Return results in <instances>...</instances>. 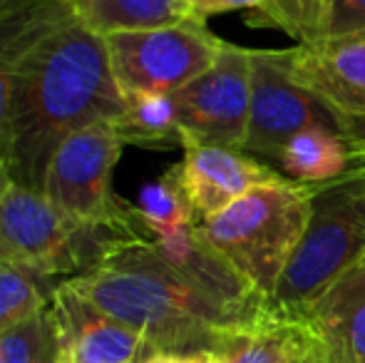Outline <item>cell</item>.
I'll list each match as a JSON object with an SVG mask.
<instances>
[{
	"instance_id": "1",
	"label": "cell",
	"mask_w": 365,
	"mask_h": 363,
	"mask_svg": "<svg viewBox=\"0 0 365 363\" xmlns=\"http://www.w3.org/2000/svg\"><path fill=\"white\" fill-rule=\"evenodd\" d=\"M127 97L112 73L107 38L65 13L25 50L10 112V180L43 192L50 157L65 137L117 122Z\"/></svg>"
},
{
	"instance_id": "2",
	"label": "cell",
	"mask_w": 365,
	"mask_h": 363,
	"mask_svg": "<svg viewBox=\"0 0 365 363\" xmlns=\"http://www.w3.org/2000/svg\"><path fill=\"white\" fill-rule=\"evenodd\" d=\"M68 284L145 336L154 354L219 356L269 311L219 299L169 264L152 239L117 244Z\"/></svg>"
},
{
	"instance_id": "3",
	"label": "cell",
	"mask_w": 365,
	"mask_h": 363,
	"mask_svg": "<svg viewBox=\"0 0 365 363\" xmlns=\"http://www.w3.org/2000/svg\"><path fill=\"white\" fill-rule=\"evenodd\" d=\"M365 259V160L338 180L311 187V217L269 309L298 321L338 279Z\"/></svg>"
},
{
	"instance_id": "4",
	"label": "cell",
	"mask_w": 365,
	"mask_h": 363,
	"mask_svg": "<svg viewBox=\"0 0 365 363\" xmlns=\"http://www.w3.org/2000/svg\"><path fill=\"white\" fill-rule=\"evenodd\" d=\"M308 217L311 187L284 177L254 187L217 217L197 222V229L241 279L269 301L301 242Z\"/></svg>"
},
{
	"instance_id": "5",
	"label": "cell",
	"mask_w": 365,
	"mask_h": 363,
	"mask_svg": "<svg viewBox=\"0 0 365 363\" xmlns=\"http://www.w3.org/2000/svg\"><path fill=\"white\" fill-rule=\"evenodd\" d=\"M125 140L115 122L82 127L60 142L45 170L43 194L80 224L105 229L122 239H149L145 224L112 192V172L122 155Z\"/></svg>"
},
{
	"instance_id": "6",
	"label": "cell",
	"mask_w": 365,
	"mask_h": 363,
	"mask_svg": "<svg viewBox=\"0 0 365 363\" xmlns=\"http://www.w3.org/2000/svg\"><path fill=\"white\" fill-rule=\"evenodd\" d=\"M122 239L65 217L43 192L10 182L0 202V262L58 281L92 269Z\"/></svg>"
},
{
	"instance_id": "7",
	"label": "cell",
	"mask_w": 365,
	"mask_h": 363,
	"mask_svg": "<svg viewBox=\"0 0 365 363\" xmlns=\"http://www.w3.org/2000/svg\"><path fill=\"white\" fill-rule=\"evenodd\" d=\"M224 45L207 28V20L199 18L169 28L107 35L112 73L125 95H174L207 73Z\"/></svg>"
},
{
	"instance_id": "8",
	"label": "cell",
	"mask_w": 365,
	"mask_h": 363,
	"mask_svg": "<svg viewBox=\"0 0 365 363\" xmlns=\"http://www.w3.org/2000/svg\"><path fill=\"white\" fill-rule=\"evenodd\" d=\"M311 127H328L356 137L353 125L333 115L291 78L276 50H251V112L244 152L276 162L281 147Z\"/></svg>"
},
{
	"instance_id": "9",
	"label": "cell",
	"mask_w": 365,
	"mask_h": 363,
	"mask_svg": "<svg viewBox=\"0 0 365 363\" xmlns=\"http://www.w3.org/2000/svg\"><path fill=\"white\" fill-rule=\"evenodd\" d=\"M172 97L182 140L244 150L251 112V50L226 43L217 63Z\"/></svg>"
},
{
	"instance_id": "10",
	"label": "cell",
	"mask_w": 365,
	"mask_h": 363,
	"mask_svg": "<svg viewBox=\"0 0 365 363\" xmlns=\"http://www.w3.org/2000/svg\"><path fill=\"white\" fill-rule=\"evenodd\" d=\"M301 88L343 122L365 120V33L276 50Z\"/></svg>"
},
{
	"instance_id": "11",
	"label": "cell",
	"mask_w": 365,
	"mask_h": 363,
	"mask_svg": "<svg viewBox=\"0 0 365 363\" xmlns=\"http://www.w3.org/2000/svg\"><path fill=\"white\" fill-rule=\"evenodd\" d=\"M60 341V359L68 363H142L154 356L145 336L117 321L68 281L55 289L50 301Z\"/></svg>"
},
{
	"instance_id": "12",
	"label": "cell",
	"mask_w": 365,
	"mask_h": 363,
	"mask_svg": "<svg viewBox=\"0 0 365 363\" xmlns=\"http://www.w3.org/2000/svg\"><path fill=\"white\" fill-rule=\"evenodd\" d=\"M182 150L184 160L174 170L197 214V222L217 217L254 187L284 180L279 172L244 150L189 140V137L182 140Z\"/></svg>"
},
{
	"instance_id": "13",
	"label": "cell",
	"mask_w": 365,
	"mask_h": 363,
	"mask_svg": "<svg viewBox=\"0 0 365 363\" xmlns=\"http://www.w3.org/2000/svg\"><path fill=\"white\" fill-rule=\"evenodd\" d=\"M311 363H365V259L298 319Z\"/></svg>"
},
{
	"instance_id": "14",
	"label": "cell",
	"mask_w": 365,
	"mask_h": 363,
	"mask_svg": "<svg viewBox=\"0 0 365 363\" xmlns=\"http://www.w3.org/2000/svg\"><path fill=\"white\" fill-rule=\"evenodd\" d=\"M251 25L284 30L296 43L365 33V0H269L251 10Z\"/></svg>"
},
{
	"instance_id": "15",
	"label": "cell",
	"mask_w": 365,
	"mask_h": 363,
	"mask_svg": "<svg viewBox=\"0 0 365 363\" xmlns=\"http://www.w3.org/2000/svg\"><path fill=\"white\" fill-rule=\"evenodd\" d=\"M361 137L343 135L328 127H311L293 135L281 147L276 162L291 177V182L318 187L343 177L358 160Z\"/></svg>"
},
{
	"instance_id": "16",
	"label": "cell",
	"mask_w": 365,
	"mask_h": 363,
	"mask_svg": "<svg viewBox=\"0 0 365 363\" xmlns=\"http://www.w3.org/2000/svg\"><path fill=\"white\" fill-rule=\"evenodd\" d=\"M68 0H50L25 13L0 18V162L8 167L10 155V112H13L15 75L25 50L60 18Z\"/></svg>"
},
{
	"instance_id": "17",
	"label": "cell",
	"mask_w": 365,
	"mask_h": 363,
	"mask_svg": "<svg viewBox=\"0 0 365 363\" xmlns=\"http://www.w3.org/2000/svg\"><path fill=\"white\" fill-rule=\"evenodd\" d=\"M82 25L100 35L140 33L192 18L189 0H68Z\"/></svg>"
},
{
	"instance_id": "18",
	"label": "cell",
	"mask_w": 365,
	"mask_h": 363,
	"mask_svg": "<svg viewBox=\"0 0 365 363\" xmlns=\"http://www.w3.org/2000/svg\"><path fill=\"white\" fill-rule=\"evenodd\" d=\"M308 351V336L301 321L266 311L249 331L236 336L217 356L219 363H296Z\"/></svg>"
},
{
	"instance_id": "19",
	"label": "cell",
	"mask_w": 365,
	"mask_h": 363,
	"mask_svg": "<svg viewBox=\"0 0 365 363\" xmlns=\"http://www.w3.org/2000/svg\"><path fill=\"white\" fill-rule=\"evenodd\" d=\"M127 110L115 122L120 137L145 147H182V132L177 125V107L172 95H125Z\"/></svg>"
},
{
	"instance_id": "20",
	"label": "cell",
	"mask_w": 365,
	"mask_h": 363,
	"mask_svg": "<svg viewBox=\"0 0 365 363\" xmlns=\"http://www.w3.org/2000/svg\"><path fill=\"white\" fill-rule=\"evenodd\" d=\"M63 284L10 262H0V331H8L43 314Z\"/></svg>"
},
{
	"instance_id": "21",
	"label": "cell",
	"mask_w": 365,
	"mask_h": 363,
	"mask_svg": "<svg viewBox=\"0 0 365 363\" xmlns=\"http://www.w3.org/2000/svg\"><path fill=\"white\" fill-rule=\"evenodd\" d=\"M137 217L145 224L149 239L164 237V234L177 232L187 224L197 222V214H194L192 204L179 184L174 167L162 180L142 187L140 202H137Z\"/></svg>"
},
{
	"instance_id": "22",
	"label": "cell",
	"mask_w": 365,
	"mask_h": 363,
	"mask_svg": "<svg viewBox=\"0 0 365 363\" xmlns=\"http://www.w3.org/2000/svg\"><path fill=\"white\" fill-rule=\"evenodd\" d=\"M60 341L50 306L43 314L0 331V363H58Z\"/></svg>"
},
{
	"instance_id": "23",
	"label": "cell",
	"mask_w": 365,
	"mask_h": 363,
	"mask_svg": "<svg viewBox=\"0 0 365 363\" xmlns=\"http://www.w3.org/2000/svg\"><path fill=\"white\" fill-rule=\"evenodd\" d=\"M264 3L269 0H189V8H192V18L207 20L209 15L229 13V10H254Z\"/></svg>"
},
{
	"instance_id": "24",
	"label": "cell",
	"mask_w": 365,
	"mask_h": 363,
	"mask_svg": "<svg viewBox=\"0 0 365 363\" xmlns=\"http://www.w3.org/2000/svg\"><path fill=\"white\" fill-rule=\"evenodd\" d=\"M142 363H219L214 354H154Z\"/></svg>"
},
{
	"instance_id": "25",
	"label": "cell",
	"mask_w": 365,
	"mask_h": 363,
	"mask_svg": "<svg viewBox=\"0 0 365 363\" xmlns=\"http://www.w3.org/2000/svg\"><path fill=\"white\" fill-rule=\"evenodd\" d=\"M43 3H50V0H0V18L25 13V10L38 8V5H43Z\"/></svg>"
},
{
	"instance_id": "26",
	"label": "cell",
	"mask_w": 365,
	"mask_h": 363,
	"mask_svg": "<svg viewBox=\"0 0 365 363\" xmlns=\"http://www.w3.org/2000/svg\"><path fill=\"white\" fill-rule=\"evenodd\" d=\"M306 354H308V351H306ZM301 363H311V361H308L306 356H303V359H301Z\"/></svg>"
},
{
	"instance_id": "27",
	"label": "cell",
	"mask_w": 365,
	"mask_h": 363,
	"mask_svg": "<svg viewBox=\"0 0 365 363\" xmlns=\"http://www.w3.org/2000/svg\"><path fill=\"white\" fill-rule=\"evenodd\" d=\"M358 157H361V155H358ZM361 160H365V157H361Z\"/></svg>"
},
{
	"instance_id": "28",
	"label": "cell",
	"mask_w": 365,
	"mask_h": 363,
	"mask_svg": "<svg viewBox=\"0 0 365 363\" xmlns=\"http://www.w3.org/2000/svg\"><path fill=\"white\" fill-rule=\"evenodd\" d=\"M296 363H301V359H298V361H296Z\"/></svg>"
}]
</instances>
